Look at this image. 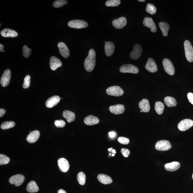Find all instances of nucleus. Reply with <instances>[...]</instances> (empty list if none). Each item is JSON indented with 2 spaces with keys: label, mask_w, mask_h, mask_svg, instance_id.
Returning a JSON list of instances; mask_svg holds the SVG:
<instances>
[{
  "label": "nucleus",
  "mask_w": 193,
  "mask_h": 193,
  "mask_svg": "<svg viewBox=\"0 0 193 193\" xmlns=\"http://www.w3.org/2000/svg\"><path fill=\"white\" fill-rule=\"evenodd\" d=\"M96 63V54L95 50L91 49L84 62V68L88 72L92 71L94 69Z\"/></svg>",
  "instance_id": "f257e3e1"
},
{
  "label": "nucleus",
  "mask_w": 193,
  "mask_h": 193,
  "mask_svg": "<svg viewBox=\"0 0 193 193\" xmlns=\"http://www.w3.org/2000/svg\"><path fill=\"white\" fill-rule=\"evenodd\" d=\"M184 46L186 58L190 62L193 61V48L191 42L186 40L184 42Z\"/></svg>",
  "instance_id": "f03ea898"
},
{
  "label": "nucleus",
  "mask_w": 193,
  "mask_h": 193,
  "mask_svg": "<svg viewBox=\"0 0 193 193\" xmlns=\"http://www.w3.org/2000/svg\"><path fill=\"white\" fill-rule=\"evenodd\" d=\"M88 23L86 21L81 20H72L68 23V26L72 28L82 29L86 28L88 26Z\"/></svg>",
  "instance_id": "7ed1b4c3"
},
{
  "label": "nucleus",
  "mask_w": 193,
  "mask_h": 193,
  "mask_svg": "<svg viewBox=\"0 0 193 193\" xmlns=\"http://www.w3.org/2000/svg\"><path fill=\"white\" fill-rule=\"evenodd\" d=\"M163 67L165 72L169 75H174L175 69L172 62L168 59L165 58L163 60Z\"/></svg>",
  "instance_id": "20e7f679"
},
{
  "label": "nucleus",
  "mask_w": 193,
  "mask_h": 193,
  "mask_svg": "<svg viewBox=\"0 0 193 193\" xmlns=\"http://www.w3.org/2000/svg\"><path fill=\"white\" fill-rule=\"evenodd\" d=\"M106 91L108 95L116 97L121 96L124 93L123 89L118 86L110 87L107 89Z\"/></svg>",
  "instance_id": "39448f33"
},
{
  "label": "nucleus",
  "mask_w": 193,
  "mask_h": 193,
  "mask_svg": "<svg viewBox=\"0 0 193 193\" xmlns=\"http://www.w3.org/2000/svg\"><path fill=\"white\" fill-rule=\"evenodd\" d=\"M120 71L122 73L137 74L139 73V69L134 65L126 64L122 65L120 67Z\"/></svg>",
  "instance_id": "423d86ee"
},
{
  "label": "nucleus",
  "mask_w": 193,
  "mask_h": 193,
  "mask_svg": "<svg viewBox=\"0 0 193 193\" xmlns=\"http://www.w3.org/2000/svg\"><path fill=\"white\" fill-rule=\"evenodd\" d=\"M143 53V48L138 44H135L132 51L130 53V57L133 60H136L140 57Z\"/></svg>",
  "instance_id": "0eeeda50"
},
{
  "label": "nucleus",
  "mask_w": 193,
  "mask_h": 193,
  "mask_svg": "<svg viewBox=\"0 0 193 193\" xmlns=\"http://www.w3.org/2000/svg\"><path fill=\"white\" fill-rule=\"evenodd\" d=\"M172 146L170 142L167 140H161L156 143V149L159 151H166L170 149Z\"/></svg>",
  "instance_id": "6e6552de"
},
{
  "label": "nucleus",
  "mask_w": 193,
  "mask_h": 193,
  "mask_svg": "<svg viewBox=\"0 0 193 193\" xmlns=\"http://www.w3.org/2000/svg\"><path fill=\"white\" fill-rule=\"evenodd\" d=\"M24 180V176L22 174H17L10 177L9 182L11 184H14L16 186H19L22 184Z\"/></svg>",
  "instance_id": "1a4fd4ad"
},
{
  "label": "nucleus",
  "mask_w": 193,
  "mask_h": 193,
  "mask_svg": "<svg viewBox=\"0 0 193 193\" xmlns=\"http://www.w3.org/2000/svg\"><path fill=\"white\" fill-rule=\"evenodd\" d=\"M193 126V121L190 119H184L180 121L178 125L180 131H184L188 130Z\"/></svg>",
  "instance_id": "9d476101"
},
{
  "label": "nucleus",
  "mask_w": 193,
  "mask_h": 193,
  "mask_svg": "<svg viewBox=\"0 0 193 193\" xmlns=\"http://www.w3.org/2000/svg\"><path fill=\"white\" fill-rule=\"evenodd\" d=\"M11 71L9 69L4 71L1 79V84L2 86L6 87L8 86L11 78Z\"/></svg>",
  "instance_id": "9b49d317"
},
{
  "label": "nucleus",
  "mask_w": 193,
  "mask_h": 193,
  "mask_svg": "<svg viewBox=\"0 0 193 193\" xmlns=\"http://www.w3.org/2000/svg\"><path fill=\"white\" fill-rule=\"evenodd\" d=\"M145 68L150 72L155 73L158 70V66L155 61L152 58L148 59Z\"/></svg>",
  "instance_id": "f8f14e48"
},
{
  "label": "nucleus",
  "mask_w": 193,
  "mask_h": 193,
  "mask_svg": "<svg viewBox=\"0 0 193 193\" xmlns=\"http://www.w3.org/2000/svg\"><path fill=\"white\" fill-rule=\"evenodd\" d=\"M143 24L144 26L150 29L153 33H155L157 31V28L152 18L146 17L143 20Z\"/></svg>",
  "instance_id": "ddd939ff"
},
{
  "label": "nucleus",
  "mask_w": 193,
  "mask_h": 193,
  "mask_svg": "<svg viewBox=\"0 0 193 193\" xmlns=\"http://www.w3.org/2000/svg\"><path fill=\"white\" fill-rule=\"evenodd\" d=\"M58 166L59 169L62 172L66 173L69 169V164L68 161L64 158L59 159L58 161Z\"/></svg>",
  "instance_id": "4468645a"
},
{
  "label": "nucleus",
  "mask_w": 193,
  "mask_h": 193,
  "mask_svg": "<svg viewBox=\"0 0 193 193\" xmlns=\"http://www.w3.org/2000/svg\"><path fill=\"white\" fill-rule=\"evenodd\" d=\"M127 24V20L124 17H121L112 21V24L115 28L121 29L126 26Z\"/></svg>",
  "instance_id": "2eb2a0df"
},
{
  "label": "nucleus",
  "mask_w": 193,
  "mask_h": 193,
  "mask_svg": "<svg viewBox=\"0 0 193 193\" xmlns=\"http://www.w3.org/2000/svg\"><path fill=\"white\" fill-rule=\"evenodd\" d=\"M58 46L61 56L64 58H67L69 56V51L66 44L63 42H61L58 44Z\"/></svg>",
  "instance_id": "dca6fc26"
},
{
  "label": "nucleus",
  "mask_w": 193,
  "mask_h": 193,
  "mask_svg": "<svg viewBox=\"0 0 193 193\" xmlns=\"http://www.w3.org/2000/svg\"><path fill=\"white\" fill-rule=\"evenodd\" d=\"M60 97L58 95H54L49 98L46 101L45 105L48 108H51L55 106L59 103L60 101Z\"/></svg>",
  "instance_id": "f3484780"
},
{
  "label": "nucleus",
  "mask_w": 193,
  "mask_h": 193,
  "mask_svg": "<svg viewBox=\"0 0 193 193\" xmlns=\"http://www.w3.org/2000/svg\"><path fill=\"white\" fill-rule=\"evenodd\" d=\"M62 62L61 61L54 56H52L50 58V66L53 71H55L59 67L62 66Z\"/></svg>",
  "instance_id": "a211bd4d"
},
{
  "label": "nucleus",
  "mask_w": 193,
  "mask_h": 193,
  "mask_svg": "<svg viewBox=\"0 0 193 193\" xmlns=\"http://www.w3.org/2000/svg\"><path fill=\"white\" fill-rule=\"evenodd\" d=\"M109 109L111 113L118 115L124 113L125 108L124 105L118 104L111 106L109 107Z\"/></svg>",
  "instance_id": "6ab92c4d"
},
{
  "label": "nucleus",
  "mask_w": 193,
  "mask_h": 193,
  "mask_svg": "<svg viewBox=\"0 0 193 193\" xmlns=\"http://www.w3.org/2000/svg\"><path fill=\"white\" fill-rule=\"evenodd\" d=\"M40 135L39 131L35 130L30 133L28 135L27 140L29 143H34L39 139Z\"/></svg>",
  "instance_id": "aec40b11"
},
{
  "label": "nucleus",
  "mask_w": 193,
  "mask_h": 193,
  "mask_svg": "<svg viewBox=\"0 0 193 193\" xmlns=\"http://www.w3.org/2000/svg\"><path fill=\"white\" fill-rule=\"evenodd\" d=\"M180 166L181 165L179 162L174 161L165 164V168L167 171L174 172L178 170Z\"/></svg>",
  "instance_id": "412c9836"
},
{
  "label": "nucleus",
  "mask_w": 193,
  "mask_h": 193,
  "mask_svg": "<svg viewBox=\"0 0 193 193\" xmlns=\"http://www.w3.org/2000/svg\"><path fill=\"white\" fill-rule=\"evenodd\" d=\"M2 36L5 37H16L18 36L17 32L11 29L6 28L2 30L1 32Z\"/></svg>",
  "instance_id": "4be33fe9"
},
{
  "label": "nucleus",
  "mask_w": 193,
  "mask_h": 193,
  "mask_svg": "<svg viewBox=\"0 0 193 193\" xmlns=\"http://www.w3.org/2000/svg\"><path fill=\"white\" fill-rule=\"evenodd\" d=\"M85 124L88 126L98 124L99 122V120L98 117L93 115L88 116L84 118V120Z\"/></svg>",
  "instance_id": "5701e85b"
},
{
  "label": "nucleus",
  "mask_w": 193,
  "mask_h": 193,
  "mask_svg": "<svg viewBox=\"0 0 193 193\" xmlns=\"http://www.w3.org/2000/svg\"><path fill=\"white\" fill-rule=\"evenodd\" d=\"M115 46L114 44L111 42H108L105 43V49L106 54L108 57L112 56L114 52Z\"/></svg>",
  "instance_id": "b1692460"
},
{
  "label": "nucleus",
  "mask_w": 193,
  "mask_h": 193,
  "mask_svg": "<svg viewBox=\"0 0 193 193\" xmlns=\"http://www.w3.org/2000/svg\"><path fill=\"white\" fill-rule=\"evenodd\" d=\"M139 107L142 111L143 112H148L150 109L149 102L148 99H143L139 102Z\"/></svg>",
  "instance_id": "393cba45"
},
{
  "label": "nucleus",
  "mask_w": 193,
  "mask_h": 193,
  "mask_svg": "<svg viewBox=\"0 0 193 193\" xmlns=\"http://www.w3.org/2000/svg\"><path fill=\"white\" fill-rule=\"evenodd\" d=\"M97 179L101 183L105 184H111L113 182L111 177L103 174H99L97 176Z\"/></svg>",
  "instance_id": "a878e982"
},
{
  "label": "nucleus",
  "mask_w": 193,
  "mask_h": 193,
  "mask_svg": "<svg viewBox=\"0 0 193 193\" xmlns=\"http://www.w3.org/2000/svg\"><path fill=\"white\" fill-rule=\"evenodd\" d=\"M62 116L64 118L66 119L67 121L71 123L75 120L76 118L75 114L74 112L69 110H65L63 112Z\"/></svg>",
  "instance_id": "bb28decb"
},
{
  "label": "nucleus",
  "mask_w": 193,
  "mask_h": 193,
  "mask_svg": "<svg viewBox=\"0 0 193 193\" xmlns=\"http://www.w3.org/2000/svg\"><path fill=\"white\" fill-rule=\"evenodd\" d=\"M26 190L29 193H35L39 191V188L35 181H32L28 184Z\"/></svg>",
  "instance_id": "cd10ccee"
},
{
  "label": "nucleus",
  "mask_w": 193,
  "mask_h": 193,
  "mask_svg": "<svg viewBox=\"0 0 193 193\" xmlns=\"http://www.w3.org/2000/svg\"><path fill=\"white\" fill-rule=\"evenodd\" d=\"M158 25L162 32L163 35L166 37L168 35V32L169 29V24L166 22H160L159 23Z\"/></svg>",
  "instance_id": "c85d7f7f"
},
{
  "label": "nucleus",
  "mask_w": 193,
  "mask_h": 193,
  "mask_svg": "<svg viewBox=\"0 0 193 193\" xmlns=\"http://www.w3.org/2000/svg\"><path fill=\"white\" fill-rule=\"evenodd\" d=\"M164 102L165 104L168 107H175L177 104V101L176 99L171 97L168 96L165 97L164 99Z\"/></svg>",
  "instance_id": "c756f323"
},
{
  "label": "nucleus",
  "mask_w": 193,
  "mask_h": 193,
  "mask_svg": "<svg viewBox=\"0 0 193 193\" xmlns=\"http://www.w3.org/2000/svg\"><path fill=\"white\" fill-rule=\"evenodd\" d=\"M154 107L157 113L160 115L163 113L165 108L164 103L161 102H157L155 104Z\"/></svg>",
  "instance_id": "7c9ffc66"
},
{
  "label": "nucleus",
  "mask_w": 193,
  "mask_h": 193,
  "mask_svg": "<svg viewBox=\"0 0 193 193\" xmlns=\"http://www.w3.org/2000/svg\"><path fill=\"white\" fill-rule=\"evenodd\" d=\"M15 124V123L12 121H6L1 124V128L3 130H7V129L11 128L14 127Z\"/></svg>",
  "instance_id": "2f4dec72"
},
{
  "label": "nucleus",
  "mask_w": 193,
  "mask_h": 193,
  "mask_svg": "<svg viewBox=\"0 0 193 193\" xmlns=\"http://www.w3.org/2000/svg\"><path fill=\"white\" fill-rule=\"evenodd\" d=\"M77 180L78 183L80 185H84L85 184L86 182V175L84 173L80 172L78 173L77 177Z\"/></svg>",
  "instance_id": "473e14b6"
},
{
  "label": "nucleus",
  "mask_w": 193,
  "mask_h": 193,
  "mask_svg": "<svg viewBox=\"0 0 193 193\" xmlns=\"http://www.w3.org/2000/svg\"><path fill=\"white\" fill-rule=\"evenodd\" d=\"M146 11L148 13L151 15H154L156 13V8L154 5L151 3L147 4L146 8Z\"/></svg>",
  "instance_id": "72a5a7b5"
},
{
  "label": "nucleus",
  "mask_w": 193,
  "mask_h": 193,
  "mask_svg": "<svg viewBox=\"0 0 193 193\" xmlns=\"http://www.w3.org/2000/svg\"><path fill=\"white\" fill-rule=\"evenodd\" d=\"M120 0H108L106 2V5L107 7H116L120 5Z\"/></svg>",
  "instance_id": "f704fd0d"
},
{
  "label": "nucleus",
  "mask_w": 193,
  "mask_h": 193,
  "mask_svg": "<svg viewBox=\"0 0 193 193\" xmlns=\"http://www.w3.org/2000/svg\"><path fill=\"white\" fill-rule=\"evenodd\" d=\"M10 158L3 154H0V165L7 164L10 162Z\"/></svg>",
  "instance_id": "c9c22d12"
},
{
  "label": "nucleus",
  "mask_w": 193,
  "mask_h": 193,
  "mask_svg": "<svg viewBox=\"0 0 193 193\" xmlns=\"http://www.w3.org/2000/svg\"><path fill=\"white\" fill-rule=\"evenodd\" d=\"M22 52L23 56L25 58H28L31 55L32 50L31 48H28L27 46L25 45L23 46Z\"/></svg>",
  "instance_id": "e433bc0d"
},
{
  "label": "nucleus",
  "mask_w": 193,
  "mask_h": 193,
  "mask_svg": "<svg viewBox=\"0 0 193 193\" xmlns=\"http://www.w3.org/2000/svg\"><path fill=\"white\" fill-rule=\"evenodd\" d=\"M68 3V1L65 0H57L53 3V6L55 8H59L64 6Z\"/></svg>",
  "instance_id": "4c0bfd02"
},
{
  "label": "nucleus",
  "mask_w": 193,
  "mask_h": 193,
  "mask_svg": "<svg viewBox=\"0 0 193 193\" xmlns=\"http://www.w3.org/2000/svg\"><path fill=\"white\" fill-rule=\"evenodd\" d=\"M31 77L29 75L25 76L24 80V83L23 84V88L27 89L29 88L30 84Z\"/></svg>",
  "instance_id": "58836bf2"
},
{
  "label": "nucleus",
  "mask_w": 193,
  "mask_h": 193,
  "mask_svg": "<svg viewBox=\"0 0 193 193\" xmlns=\"http://www.w3.org/2000/svg\"><path fill=\"white\" fill-rule=\"evenodd\" d=\"M54 124L57 128H63L65 125V123L63 120H57L54 121Z\"/></svg>",
  "instance_id": "ea45409f"
},
{
  "label": "nucleus",
  "mask_w": 193,
  "mask_h": 193,
  "mask_svg": "<svg viewBox=\"0 0 193 193\" xmlns=\"http://www.w3.org/2000/svg\"><path fill=\"white\" fill-rule=\"evenodd\" d=\"M118 141L119 143L123 145H127L130 143V140L128 139L123 137H119Z\"/></svg>",
  "instance_id": "a19ab883"
},
{
  "label": "nucleus",
  "mask_w": 193,
  "mask_h": 193,
  "mask_svg": "<svg viewBox=\"0 0 193 193\" xmlns=\"http://www.w3.org/2000/svg\"><path fill=\"white\" fill-rule=\"evenodd\" d=\"M121 152L123 156L125 158H127L130 154V150L127 148H123L121 150Z\"/></svg>",
  "instance_id": "79ce46f5"
},
{
  "label": "nucleus",
  "mask_w": 193,
  "mask_h": 193,
  "mask_svg": "<svg viewBox=\"0 0 193 193\" xmlns=\"http://www.w3.org/2000/svg\"><path fill=\"white\" fill-rule=\"evenodd\" d=\"M187 98L190 102L193 105V94L192 93H188L187 94Z\"/></svg>",
  "instance_id": "37998d69"
},
{
  "label": "nucleus",
  "mask_w": 193,
  "mask_h": 193,
  "mask_svg": "<svg viewBox=\"0 0 193 193\" xmlns=\"http://www.w3.org/2000/svg\"><path fill=\"white\" fill-rule=\"evenodd\" d=\"M6 113L5 109H0V117H2Z\"/></svg>",
  "instance_id": "c03bdc74"
},
{
  "label": "nucleus",
  "mask_w": 193,
  "mask_h": 193,
  "mask_svg": "<svg viewBox=\"0 0 193 193\" xmlns=\"http://www.w3.org/2000/svg\"><path fill=\"white\" fill-rule=\"evenodd\" d=\"M109 135L111 138H113L116 136V133L114 132H111L109 133Z\"/></svg>",
  "instance_id": "a18cd8bd"
},
{
  "label": "nucleus",
  "mask_w": 193,
  "mask_h": 193,
  "mask_svg": "<svg viewBox=\"0 0 193 193\" xmlns=\"http://www.w3.org/2000/svg\"><path fill=\"white\" fill-rule=\"evenodd\" d=\"M3 48L4 46L2 44H0V51H1V52H5V50H3Z\"/></svg>",
  "instance_id": "49530a36"
},
{
  "label": "nucleus",
  "mask_w": 193,
  "mask_h": 193,
  "mask_svg": "<svg viewBox=\"0 0 193 193\" xmlns=\"http://www.w3.org/2000/svg\"><path fill=\"white\" fill-rule=\"evenodd\" d=\"M58 193H67L66 191L63 189H60L58 190Z\"/></svg>",
  "instance_id": "de8ad7c7"
},
{
  "label": "nucleus",
  "mask_w": 193,
  "mask_h": 193,
  "mask_svg": "<svg viewBox=\"0 0 193 193\" xmlns=\"http://www.w3.org/2000/svg\"><path fill=\"white\" fill-rule=\"evenodd\" d=\"M112 153H113V154H115L116 153V150H112Z\"/></svg>",
  "instance_id": "09e8293b"
},
{
  "label": "nucleus",
  "mask_w": 193,
  "mask_h": 193,
  "mask_svg": "<svg viewBox=\"0 0 193 193\" xmlns=\"http://www.w3.org/2000/svg\"><path fill=\"white\" fill-rule=\"evenodd\" d=\"M139 1L140 2H145V0H139Z\"/></svg>",
  "instance_id": "8fccbe9b"
},
{
  "label": "nucleus",
  "mask_w": 193,
  "mask_h": 193,
  "mask_svg": "<svg viewBox=\"0 0 193 193\" xmlns=\"http://www.w3.org/2000/svg\"><path fill=\"white\" fill-rule=\"evenodd\" d=\"M112 150V148H109V149H108V150H109V151H111Z\"/></svg>",
  "instance_id": "3c124183"
},
{
  "label": "nucleus",
  "mask_w": 193,
  "mask_h": 193,
  "mask_svg": "<svg viewBox=\"0 0 193 193\" xmlns=\"http://www.w3.org/2000/svg\"><path fill=\"white\" fill-rule=\"evenodd\" d=\"M112 156H115V154H112Z\"/></svg>",
  "instance_id": "603ef678"
},
{
  "label": "nucleus",
  "mask_w": 193,
  "mask_h": 193,
  "mask_svg": "<svg viewBox=\"0 0 193 193\" xmlns=\"http://www.w3.org/2000/svg\"><path fill=\"white\" fill-rule=\"evenodd\" d=\"M192 179H193V174H192Z\"/></svg>",
  "instance_id": "864d4df0"
},
{
  "label": "nucleus",
  "mask_w": 193,
  "mask_h": 193,
  "mask_svg": "<svg viewBox=\"0 0 193 193\" xmlns=\"http://www.w3.org/2000/svg\"><path fill=\"white\" fill-rule=\"evenodd\" d=\"M140 112H143V111H141H141H140Z\"/></svg>",
  "instance_id": "5fc2aeb1"
}]
</instances>
